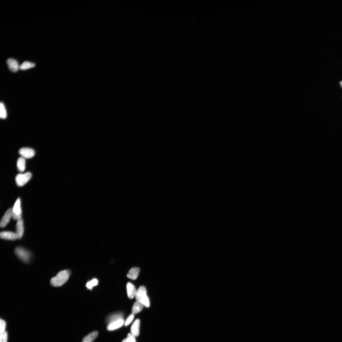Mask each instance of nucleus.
I'll list each match as a JSON object with an SVG mask.
<instances>
[{
  "label": "nucleus",
  "instance_id": "obj_1",
  "mask_svg": "<svg viewBox=\"0 0 342 342\" xmlns=\"http://www.w3.org/2000/svg\"><path fill=\"white\" fill-rule=\"evenodd\" d=\"M71 275V271L65 270L60 271L57 275L51 279L50 284L55 287H60L64 284Z\"/></svg>",
  "mask_w": 342,
  "mask_h": 342
},
{
  "label": "nucleus",
  "instance_id": "obj_2",
  "mask_svg": "<svg viewBox=\"0 0 342 342\" xmlns=\"http://www.w3.org/2000/svg\"><path fill=\"white\" fill-rule=\"evenodd\" d=\"M135 298L136 301L140 302L144 306L146 307L149 306V300L147 295L146 289L144 286H141L137 290Z\"/></svg>",
  "mask_w": 342,
  "mask_h": 342
},
{
  "label": "nucleus",
  "instance_id": "obj_3",
  "mask_svg": "<svg viewBox=\"0 0 342 342\" xmlns=\"http://www.w3.org/2000/svg\"><path fill=\"white\" fill-rule=\"evenodd\" d=\"M16 255L22 261L27 263L30 259L31 254L28 250L21 247H17L15 251Z\"/></svg>",
  "mask_w": 342,
  "mask_h": 342
},
{
  "label": "nucleus",
  "instance_id": "obj_4",
  "mask_svg": "<svg viewBox=\"0 0 342 342\" xmlns=\"http://www.w3.org/2000/svg\"><path fill=\"white\" fill-rule=\"evenodd\" d=\"M12 218L15 220H18L22 218V210L20 198L17 199L12 209Z\"/></svg>",
  "mask_w": 342,
  "mask_h": 342
},
{
  "label": "nucleus",
  "instance_id": "obj_5",
  "mask_svg": "<svg viewBox=\"0 0 342 342\" xmlns=\"http://www.w3.org/2000/svg\"><path fill=\"white\" fill-rule=\"evenodd\" d=\"M31 177L32 175L29 172L17 175L15 178L16 184L19 186H23L30 180Z\"/></svg>",
  "mask_w": 342,
  "mask_h": 342
},
{
  "label": "nucleus",
  "instance_id": "obj_6",
  "mask_svg": "<svg viewBox=\"0 0 342 342\" xmlns=\"http://www.w3.org/2000/svg\"><path fill=\"white\" fill-rule=\"evenodd\" d=\"M19 152L22 157L25 159H30L35 155V151L28 148H22L20 150Z\"/></svg>",
  "mask_w": 342,
  "mask_h": 342
},
{
  "label": "nucleus",
  "instance_id": "obj_7",
  "mask_svg": "<svg viewBox=\"0 0 342 342\" xmlns=\"http://www.w3.org/2000/svg\"><path fill=\"white\" fill-rule=\"evenodd\" d=\"M12 208L9 209L5 214L1 222V227L5 228L9 223L12 217Z\"/></svg>",
  "mask_w": 342,
  "mask_h": 342
},
{
  "label": "nucleus",
  "instance_id": "obj_8",
  "mask_svg": "<svg viewBox=\"0 0 342 342\" xmlns=\"http://www.w3.org/2000/svg\"><path fill=\"white\" fill-rule=\"evenodd\" d=\"M0 237L2 239L11 241H15L19 239V237L16 233L10 231H3L1 232Z\"/></svg>",
  "mask_w": 342,
  "mask_h": 342
},
{
  "label": "nucleus",
  "instance_id": "obj_9",
  "mask_svg": "<svg viewBox=\"0 0 342 342\" xmlns=\"http://www.w3.org/2000/svg\"><path fill=\"white\" fill-rule=\"evenodd\" d=\"M7 63L9 69L13 72L18 71L20 66L18 62L12 58H9L7 61Z\"/></svg>",
  "mask_w": 342,
  "mask_h": 342
},
{
  "label": "nucleus",
  "instance_id": "obj_10",
  "mask_svg": "<svg viewBox=\"0 0 342 342\" xmlns=\"http://www.w3.org/2000/svg\"><path fill=\"white\" fill-rule=\"evenodd\" d=\"M16 230V233L19 237V239H21L23 235L24 231V221L22 218L17 220Z\"/></svg>",
  "mask_w": 342,
  "mask_h": 342
},
{
  "label": "nucleus",
  "instance_id": "obj_11",
  "mask_svg": "<svg viewBox=\"0 0 342 342\" xmlns=\"http://www.w3.org/2000/svg\"><path fill=\"white\" fill-rule=\"evenodd\" d=\"M140 325V320L138 319L135 321L131 326V333L135 337H137L139 335Z\"/></svg>",
  "mask_w": 342,
  "mask_h": 342
},
{
  "label": "nucleus",
  "instance_id": "obj_12",
  "mask_svg": "<svg viewBox=\"0 0 342 342\" xmlns=\"http://www.w3.org/2000/svg\"><path fill=\"white\" fill-rule=\"evenodd\" d=\"M127 296L129 298L132 299L135 297L137 290L135 286L132 283H128L127 285Z\"/></svg>",
  "mask_w": 342,
  "mask_h": 342
},
{
  "label": "nucleus",
  "instance_id": "obj_13",
  "mask_svg": "<svg viewBox=\"0 0 342 342\" xmlns=\"http://www.w3.org/2000/svg\"><path fill=\"white\" fill-rule=\"evenodd\" d=\"M124 324L123 319L118 320L109 325L107 329L109 331L115 330L121 327Z\"/></svg>",
  "mask_w": 342,
  "mask_h": 342
},
{
  "label": "nucleus",
  "instance_id": "obj_14",
  "mask_svg": "<svg viewBox=\"0 0 342 342\" xmlns=\"http://www.w3.org/2000/svg\"><path fill=\"white\" fill-rule=\"evenodd\" d=\"M140 271V269L139 268L133 267L128 272L127 276L130 279L136 280L139 275Z\"/></svg>",
  "mask_w": 342,
  "mask_h": 342
},
{
  "label": "nucleus",
  "instance_id": "obj_15",
  "mask_svg": "<svg viewBox=\"0 0 342 342\" xmlns=\"http://www.w3.org/2000/svg\"><path fill=\"white\" fill-rule=\"evenodd\" d=\"M144 305L140 302L136 301L134 303L132 309V314H134L140 312L143 309Z\"/></svg>",
  "mask_w": 342,
  "mask_h": 342
},
{
  "label": "nucleus",
  "instance_id": "obj_16",
  "mask_svg": "<svg viewBox=\"0 0 342 342\" xmlns=\"http://www.w3.org/2000/svg\"><path fill=\"white\" fill-rule=\"evenodd\" d=\"M26 161L25 159L22 157L20 158L17 162V167L21 172H24L25 168Z\"/></svg>",
  "mask_w": 342,
  "mask_h": 342
},
{
  "label": "nucleus",
  "instance_id": "obj_17",
  "mask_svg": "<svg viewBox=\"0 0 342 342\" xmlns=\"http://www.w3.org/2000/svg\"><path fill=\"white\" fill-rule=\"evenodd\" d=\"M98 333L97 331L93 332L83 338L82 342H93L98 336Z\"/></svg>",
  "mask_w": 342,
  "mask_h": 342
},
{
  "label": "nucleus",
  "instance_id": "obj_18",
  "mask_svg": "<svg viewBox=\"0 0 342 342\" xmlns=\"http://www.w3.org/2000/svg\"><path fill=\"white\" fill-rule=\"evenodd\" d=\"M35 64L34 63L27 61L23 62L20 66V69L21 70H26L35 67Z\"/></svg>",
  "mask_w": 342,
  "mask_h": 342
},
{
  "label": "nucleus",
  "instance_id": "obj_19",
  "mask_svg": "<svg viewBox=\"0 0 342 342\" xmlns=\"http://www.w3.org/2000/svg\"><path fill=\"white\" fill-rule=\"evenodd\" d=\"M123 319V316L122 314H116L110 317L108 319V322L109 324L118 320Z\"/></svg>",
  "mask_w": 342,
  "mask_h": 342
},
{
  "label": "nucleus",
  "instance_id": "obj_20",
  "mask_svg": "<svg viewBox=\"0 0 342 342\" xmlns=\"http://www.w3.org/2000/svg\"><path fill=\"white\" fill-rule=\"evenodd\" d=\"M7 117V111L5 106L2 103L0 104V117L2 119H5Z\"/></svg>",
  "mask_w": 342,
  "mask_h": 342
},
{
  "label": "nucleus",
  "instance_id": "obj_21",
  "mask_svg": "<svg viewBox=\"0 0 342 342\" xmlns=\"http://www.w3.org/2000/svg\"><path fill=\"white\" fill-rule=\"evenodd\" d=\"M98 280L96 279H94L89 282L86 284V287L88 289H92L93 287L97 285L98 284Z\"/></svg>",
  "mask_w": 342,
  "mask_h": 342
},
{
  "label": "nucleus",
  "instance_id": "obj_22",
  "mask_svg": "<svg viewBox=\"0 0 342 342\" xmlns=\"http://www.w3.org/2000/svg\"><path fill=\"white\" fill-rule=\"evenodd\" d=\"M122 342H136L135 336L132 333H129L127 338L123 340Z\"/></svg>",
  "mask_w": 342,
  "mask_h": 342
},
{
  "label": "nucleus",
  "instance_id": "obj_23",
  "mask_svg": "<svg viewBox=\"0 0 342 342\" xmlns=\"http://www.w3.org/2000/svg\"><path fill=\"white\" fill-rule=\"evenodd\" d=\"M6 322L1 319L0 320V333L2 334L6 331Z\"/></svg>",
  "mask_w": 342,
  "mask_h": 342
},
{
  "label": "nucleus",
  "instance_id": "obj_24",
  "mask_svg": "<svg viewBox=\"0 0 342 342\" xmlns=\"http://www.w3.org/2000/svg\"><path fill=\"white\" fill-rule=\"evenodd\" d=\"M7 333L6 331L0 335V342H7Z\"/></svg>",
  "mask_w": 342,
  "mask_h": 342
},
{
  "label": "nucleus",
  "instance_id": "obj_25",
  "mask_svg": "<svg viewBox=\"0 0 342 342\" xmlns=\"http://www.w3.org/2000/svg\"><path fill=\"white\" fill-rule=\"evenodd\" d=\"M134 317V316L133 314L130 315L125 321V326H128V325H129L132 321Z\"/></svg>",
  "mask_w": 342,
  "mask_h": 342
},
{
  "label": "nucleus",
  "instance_id": "obj_26",
  "mask_svg": "<svg viewBox=\"0 0 342 342\" xmlns=\"http://www.w3.org/2000/svg\"><path fill=\"white\" fill-rule=\"evenodd\" d=\"M340 86H341V87H342V81H340Z\"/></svg>",
  "mask_w": 342,
  "mask_h": 342
}]
</instances>
